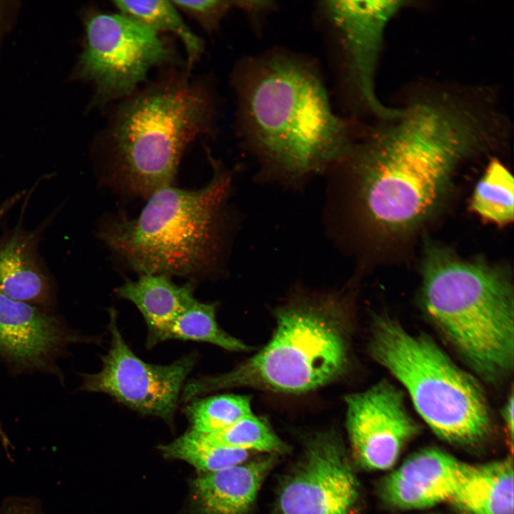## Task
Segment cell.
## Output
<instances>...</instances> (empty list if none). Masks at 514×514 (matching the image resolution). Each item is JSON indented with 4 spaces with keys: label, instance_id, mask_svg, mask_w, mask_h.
Masks as SVG:
<instances>
[{
    "label": "cell",
    "instance_id": "cell-1",
    "mask_svg": "<svg viewBox=\"0 0 514 514\" xmlns=\"http://www.w3.org/2000/svg\"><path fill=\"white\" fill-rule=\"evenodd\" d=\"M392 120L361 126L346 158L361 177L373 223L405 229L439 201L456 166L508 141L512 131L496 91L485 85H425Z\"/></svg>",
    "mask_w": 514,
    "mask_h": 514
},
{
    "label": "cell",
    "instance_id": "cell-2",
    "mask_svg": "<svg viewBox=\"0 0 514 514\" xmlns=\"http://www.w3.org/2000/svg\"><path fill=\"white\" fill-rule=\"evenodd\" d=\"M230 81L238 137L267 165L300 176L351 153L358 125L333 109L314 59L271 48L241 57Z\"/></svg>",
    "mask_w": 514,
    "mask_h": 514
},
{
    "label": "cell",
    "instance_id": "cell-3",
    "mask_svg": "<svg viewBox=\"0 0 514 514\" xmlns=\"http://www.w3.org/2000/svg\"><path fill=\"white\" fill-rule=\"evenodd\" d=\"M216 106L205 81L178 74L122 100L107 130L121 184L142 196L171 186L186 146L213 131Z\"/></svg>",
    "mask_w": 514,
    "mask_h": 514
},
{
    "label": "cell",
    "instance_id": "cell-4",
    "mask_svg": "<svg viewBox=\"0 0 514 514\" xmlns=\"http://www.w3.org/2000/svg\"><path fill=\"white\" fill-rule=\"evenodd\" d=\"M343 314L332 296L299 299L281 307L276 311L275 332L261 350L230 371L188 381L181 399L236 387L298 394L336 381L348 363Z\"/></svg>",
    "mask_w": 514,
    "mask_h": 514
},
{
    "label": "cell",
    "instance_id": "cell-5",
    "mask_svg": "<svg viewBox=\"0 0 514 514\" xmlns=\"http://www.w3.org/2000/svg\"><path fill=\"white\" fill-rule=\"evenodd\" d=\"M424 306L440 330L483 377H501L513 365L512 286L503 272L480 261L428 250L423 264Z\"/></svg>",
    "mask_w": 514,
    "mask_h": 514
},
{
    "label": "cell",
    "instance_id": "cell-6",
    "mask_svg": "<svg viewBox=\"0 0 514 514\" xmlns=\"http://www.w3.org/2000/svg\"><path fill=\"white\" fill-rule=\"evenodd\" d=\"M213 166L215 175L204 187L156 191L137 218L109 223L101 239L141 274L205 271L216 257L220 210L231 183L228 173Z\"/></svg>",
    "mask_w": 514,
    "mask_h": 514
},
{
    "label": "cell",
    "instance_id": "cell-7",
    "mask_svg": "<svg viewBox=\"0 0 514 514\" xmlns=\"http://www.w3.org/2000/svg\"><path fill=\"white\" fill-rule=\"evenodd\" d=\"M369 350L404 386L420 416L439 438L474 448L489 437L490 414L480 385L432 339L409 333L388 316H378Z\"/></svg>",
    "mask_w": 514,
    "mask_h": 514
},
{
    "label": "cell",
    "instance_id": "cell-8",
    "mask_svg": "<svg viewBox=\"0 0 514 514\" xmlns=\"http://www.w3.org/2000/svg\"><path fill=\"white\" fill-rule=\"evenodd\" d=\"M410 1L328 0L314 6L335 97L343 116L359 124L398 117L400 106L383 103L376 91L377 71L387 28Z\"/></svg>",
    "mask_w": 514,
    "mask_h": 514
},
{
    "label": "cell",
    "instance_id": "cell-9",
    "mask_svg": "<svg viewBox=\"0 0 514 514\" xmlns=\"http://www.w3.org/2000/svg\"><path fill=\"white\" fill-rule=\"evenodd\" d=\"M84 25L77 74L93 84L101 104L128 98L152 69L175 60L161 34L119 12H89Z\"/></svg>",
    "mask_w": 514,
    "mask_h": 514
},
{
    "label": "cell",
    "instance_id": "cell-10",
    "mask_svg": "<svg viewBox=\"0 0 514 514\" xmlns=\"http://www.w3.org/2000/svg\"><path fill=\"white\" fill-rule=\"evenodd\" d=\"M109 329L111 343L102 356V368L85 375L81 389L107 394L143 415L171 421L184 382L196 362L187 355L167 365L146 363L125 342L116 323V313L110 309Z\"/></svg>",
    "mask_w": 514,
    "mask_h": 514
},
{
    "label": "cell",
    "instance_id": "cell-11",
    "mask_svg": "<svg viewBox=\"0 0 514 514\" xmlns=\"http://www.w3.org/2000/svg\"><path fill=\"white\" fill-rule=\"evenodd\" d=\"M360 493L341 440L321 432L308 438L282 480L272 514H352Z\"/></svg>",
    "mask_w": 514,
    "mask_h": 514
},
{
    "label": "cell",
    "instance_id": "cell-12",
    "mask_svg": "<svg viewBox=\"0 0 514 514\" xmlns=\"http://www.w3.org/2000/svg\"><path fill=\"white\" fill-rule=\"evenodd\" d=\"M345 402L353 459L368 470L391 469L419 431L402 393L382 381L364 391L347 395Z\"/></svg>",
    "mask_w": 514,
    "mask_h": 514
},
{
    "label": "cell",
    "instance_id": "cell-13",
    "mask_svg": "<svg viewBox=\"0 0 514 514\" xmlns=\"http://www.w3.org/2000/svg\"><path fill=\"white\" fill-rule=\"evenodd\" d=\"M465 464L440 448H423L383 478L380 496L388 505L400 510H424L449 503Z\"/></svg>",
    "mask_w": 514,
    "mask_h": 514
},
{
    "label": "cell",
    "instance_id": "cell-14",
    "mask_svg": "<svg viewBox=\"0 0 514 514\" xmlns=\"http://www.w3.org/2000/svg\"><path fill=\"white\" fill-rule=\"evenodd\" d=\"M76 336L37 308L0 293V353L29 367H41L65 342Z\"/></svg>",
    "mask_w": 514,
    "mask_h": 514
},
{
    "label": "cell",
    "instance_id": "cell-15",
    "mask_svg": "<svg viewBox=\"0 0 514 514\" xmlns=\"http://www.w3.org/2000/svg\"><path fill=\"white\" fill-rule=\"evenodd\" d=\"M277 455L263 454L196 478L191 485L193 514H249Z\"/></svg>",
    "mask_w": 514,
    "mask_h": 514
},
{
    "label": "cell",
    "instance_id": "cell-16",
    "mask_svg": "<svg viewBox=\"0 0 514 514\" xmlns=\"http://www.w3.org/2000/svg\"><path fill=\"white\" fill-rule=\"evenodd\" d=\"M513 475L511 457L466 463L449 503L455 514H514Z\"/></svg>",
    "mask_w": 514,
    "mask_h": 514
},
{
    "label": "cell",
    "instance_id": "cell-17",
    "mask_svg": "<svg viewBox=\"0 0 514 514\" xmlns=\"http://www.w3.org/2000/svg\"><path fill=\"white\" fill-rule=\"evenodd\" d=\"M116 292L141 312L148 327L149 347L153 346L161 331L195 299L192 285H177L168 276L161 274H141L136 281H126Z\"/></svg>",
    "mask_w": 514,
    "mask_h": 514
},
{
    "label": "cell",
    "instance_id": "cell-18",
    "mask_svg": "<svg viewBox=\"0 0 514 514\" xmlns=\"http://www.w3.org/2000/svg\"><path fill=\"white\" fill-rule=\"evenodd\" d=\"M0 293L15 301L41 302L49 293L31 240L15 234L0 243Z\"/></svg>",
    "mask_w": 514,
    "mask_h": 514
},
{
    "label": "cell",
    "instance_id": "cell-19",
    "mask_svg": "<svg viewBox=\"0 0 514 514\" xmlns=\"http://www.w3.org/2000/svg\"><path fill=\"white\" fill-rule=\"evenodd\" d=\"M216 309V303H202L195 298L161 331L153 346L177 339L208 343L231 351H250L251 347L220 328Z\"/></svg>",
    "mask_w": 514,
    "mask_h": 514
},
{
    "label": "cell",
    "instance_id": "cell-20",
    "mask_svg": "<svg viewBox=\"0 0 514 514\" xmlns=\"http://www.w3.org/2000/svg\"><path fill=\"white\" fill-rule=\"evenodd\" d=\"M113 4L119 13L155 31L176 36L186 50L188 70L201 56L203 40L187 25L172 1H115Z\"/></svg>",
    "mask_w": 514,
    "mask_h": 514
},
{
    "label": "cell",
    "instance_id": "cell-21",
    "mask_svg": "<svg viewBox=\"0 0 514 514\" xmlns=\"http://www.w3.org/2000/svg\"><path fill=\"white\" fill-rule=\"evenodd\" d=\"M514 180L508 169L493 159L477 183L472 207L481 217L498 224L512 222L514 216Z\"/></svg>",
    "mask_w": 514,
    "mask_h": 514
},
{
    "label": "cell",
    "instance_id": "cell-22",
    "mask_svg": "<svg viewBox=\"0 0 514 514\" xmlns=\"http://www.w3.org/2000/svg\"><path fill=\"white\" fill-rule=\"evenodd\" d=\"M160 448L165 457L186 461L204 473L241 464L248 460L251 454L212 443L191 430Z\"/></svg>",
    "mask_w": 514,
    "mask_h": 514
},
{
    "label": "cell",
    "instance_id": "cell-23",
    "mask_svg": "<svg viewBox=\"0 0 514 514\" xmlns=\"http://www.w3.org/2000/svg\"><path fill=\"white\" fill-rule=\"evenodd\" d=\"M184 413L191 430L201 434L221 430L253 414L251 397L235 394L193 399Z\"/></svg>",
    "mask_w": 514,
    "mask_h": 514
},
{
    "label": "cell",
    "instance_id": "cell-24",
    "mask_svg": "<svg viewBox=\"0 0 514 514\" xmlns=\"http://www.w3.org/2000/svg\"><path fill=\"white\" fill-rule=\"evenodd\" d=\"M199 434L212 443L251 453L278 455L288 449L268 422L253 413L221 430Z\"/></svg>",
    "mask_w": 514,
    "mask_h": 514
},
{
    "label": "cell",
    "instance_id": "cell-25",
    "mask_svg": "<svg viewBox=\"0 0 514 514\" xmlns=\"http://www.w3.org/2000/svg\"><path fill=\"white\" fill-rule=\"evenodd\" d=\"M172 2L209 34L217 31L223 18L233 9V0H176Z\"/></svg>",
    "mask_w": 514,
    "mask_h": 514
},
{
    "label": "cell",
    "instance_id": "cell-26",
    "mask_svg": "<svg viewBox=\"0 0 514 514\" xmlns=\"http://www.w3.org/2000/svg\"><path fill=\"white\" fill-rule=\"evenodd\" d=\"M233 9L241 12L256 32H261L278 6L273 0H233Z\"/></svg>",
    "mask_w": 514,
    "mask_h": 514
},
{
    "label": "cell",
    "instance_id": "cell-27",
    "mask_svg": "<svg viewBox=\"0 0 514 514\" xmlns=\"http://www.w3.org/2000/svg\"><path fill=\"white\" fill-rule=\"evenodd\" d=\"M513 393L512 391L503 409L505 433L508 443H510L511 448V451L513 450Z\"/></svg>",
    "mask_w": 514,
    "mask_h": 514
},
{
    "label": "cell",
    "instance_id": "cell-28",
    "mask_svg": "<svg viewBox=\"0 0 514 514\" xmlns=\"http://www.w3.org/2000/svg\"><path fill=\"white\" fill-rule=\"evenodd\" d=\"M22 193H18L0 206V218L9 210L20 198Z\"/></svg>",
    "mask_w": 514,
    "mask_h": 514
},
{
    "label": "cell",
    "instance_id": "cell-29",
    "mask_svg": "<svg viewBox=\"0 0 514 514\" xmlns=\"http://www.w3.org/2000/svg\"><path fill=\"white\" fill-rule=\"evenodd\" d=\"M425 514H440V513H425Z\"/></svg>",
    "mask_w": 514,
    "mask_h": 514
}]
</instances>
